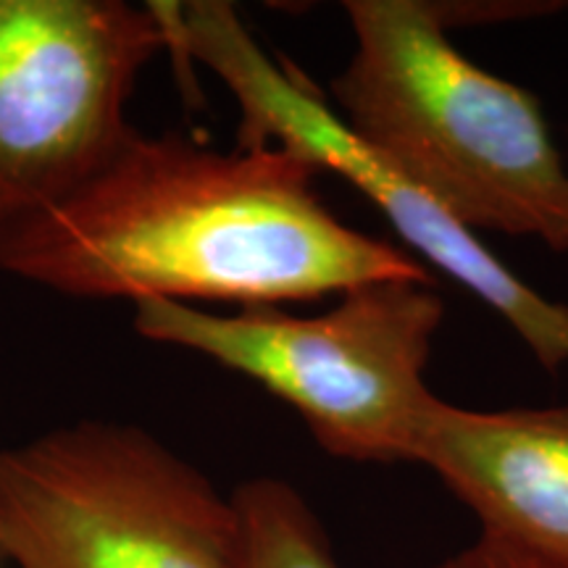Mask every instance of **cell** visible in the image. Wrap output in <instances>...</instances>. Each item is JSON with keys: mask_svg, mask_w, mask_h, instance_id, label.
<instances>
[{"mask_svg": "<svg viewBox=\"0 0 568 568\" xmlns=\"http://www.w3.org/2000/svg\"><path fill=\"white\" fill-rule=\"evenodd\" d=\"M318 176L282 148L216 151L132 130L90 180L0 234V272L92 301L237 308L435 282L406 247L345 224Z\"/></svg>", "mask_w": 568, "mask_h": 568, "instance_id": "obj_1", "label": "cell"}, {"mask_svg": "<svg viewBox=\"0 0 568 568\" xmlns=\"http://www.w3.org/2000/svg\"><path fill=\"white\" fill-rule=\"evenodd\" d=\"M353 53L326 101L471 232L568 253V163L529 90L466 59L429 0H345Z\"/></svg>", "mask_w": 568, "mask_h": 568, "instance_id": "obj_2", "label": "cell"}, {"mask_svg": "<svg viewBox=\"0 0 568 568\" xmlns=\"http://www.w3.org/2000/svg\"><path fill=\"white\" fill-rule=\"evenodd\" d=\"M422 280H379L314 316L280 305L232 314L134 303L138 335L201 353L293 406L329 456L410 464L435 393L426 385L445 303Z\"/></svg>", "mask_w": 568, "mask_h": 568, "instance_id": "obj_3", "label": "cell"}, {"mask_svg": "<svg viewBox=\"0 0 568 568\" xmlns=\"http://www.w3.org/2000/svg\"><path fill=\"white\" fill-rule=\"evenodd\" d=\"M0 556L17 568H243L232 495L151 432L113 422L0 453Z\"/></svg>", "mask_w": 568, "mask_h": 568, "instance_id": "obj_4", "label": "cell"}, {"mask_svg": "<svg viewBox=\"0 0 568 568\" xmlns=\"http://www.w3.org/2000/svg\"><path fill=\"white\" fill-rule=\"evenodd\" d=\"M166 45L209 67L240 105V148L272 145L337 174L366 195L408 247L489 305L545 372L568 364V305L548 301L510 272L479 234L397 172L347 126L305 74L253 38L222 0L151 3Z\"/></svg>", "mask_w": 568, "mask_h": 568, "instance_id": "obj_5", "label": "cell"}, {"mask_svg": "<svg viewBox=\"0 0 568 568\" xmlns=\"http://www.w3.org/2000/svg\"><path fill=\"white\" fill-rule=\"evenodd\" d=\"M169 51L151 3L0 0V234L90 180L134 126L142 69Z\"/></svg>", "mask_w": 568, "mask_h": 568, "instance_id": "obj_6", "label": "cell"}, {"mask_svg": "<svg viewBox=\"0 0 568 568\" xmlns=\"http://www.w3.org/2000/svg\"><path fill=\"white\" fill-rule=\"evenodd\" d=\"M410 464L435 471L485 535L568 568V403L474 410L435 397Z\"/></svg>", "mask_w": 568, "mask_h": 568, "instance_id": "obj_7", "label": "cell"}, {"mask_svg": "<svg viewBox=\"0 0 568 568\" xmlns=\"http://www.w3.org/2000/svg\"><path fill=\"white\" fill-rule=\"evenodd\" d=\"M243 568H339L329 537L287 481L258 477L234 489Z\"/></svg>", "mask_w": 568, "mask_h": 568, "instance_id": "obj_8", "label": "cell"}, {"mask_svg": "<svg viewBox=\"0 0 568 568\" xmlns=\"http://www.w3.org/2000/svg\"><path fill=\"white\" fill-rule=\"evenodd\" d=\"M429 568H564L552 560L537 556L527 548H518V545L508 542V539L485 535L479 531V537L471 545H466L464 550H458L456 556L439 560V564Z\"/></svg>", "mask_w": 568, "mask_h": 568, "instance_id": "obj_9", "label": "cell"}, {"mask_svg": "<svg viewBox=\"0 0 568 568\" xmlns=\"http://www.w3.org/2000/svg\"><path fill=\"white\" fill-rule=\"evenodd\" d=\"M439 19L447 30H458L464 24H485V21L527 19L531 13H550L552 3H435Z\"/></svg>", "mask_w": 568, "mask_h": 568, "instance_id": "obj_10", "label": "cell"}]
</instances>
